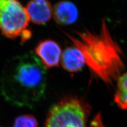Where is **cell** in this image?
I'll use <instances>...</instances> for the list:
<instances>
[{"instance_id": "11", "label": "cell", "mask_w": 127, "mask_h": 127, "mask_svg": "<svg viewBox=\"0 0 127 127\" xmlns=\"http://www.w3.org/2000/svg\"><path fill=\"white\" fill-rule=\"evenodd\" d=\"M91 127H105L103 125L100 114H97L91 122Z\"/></svg>"}, {"instance_id": "2", "label": "cell", "mask_w": 127, "mask_h": 127, "mask_svg": "<svg viewBox=\"0 0 127 127\" xmlns=\"http://www.w3.org/2000/svg\"><path fill=\"white\" fill-rule=\"evenodd\" d=\"M73 46L81 51L85 65L106 84H112L121 76L125 65L122 53L114 40L105 19L100 30L77 32L76 35L67 34Z\"/></svg>"}, {"instance_id": "6", "label": "cell", "mask_w": 127, "mask_h": 127, "mask_svg": "<svg viewBox=\"0 0 127 127\" xmlns=\"http://www.w3.org/2000/svg\"><path fill=\"white\" fill-rule=\"evenodd\" d=\"M30 21L45 25L53 17V7L48 0H30L26 7Z\"/></svg>"}, {"instance_id": "7", "label": "cell", "mask_w": 127, "mask_h": 127, "mask_svg": "<svg viewBox=\"0 0 127 127\" xmlns=\"http://www.w3.org/2000/svg\"><path fill=\"white\" fill-rule=\"evenodd\" d=\"M78 10L73 3L68 1H61L53 7V15L55 21L61 25H70L77 20Z\"/></svg>"}, {"instance_id": "3", "label": "cell", "mask_w": 127, "mask_h": 127, "mask_svg": "<svg viewBox=\"0 0 127 127\" xmlns=\"http://www.w3.org/2000/svg\"><path fill=\"white\" fill-rule=\"evenodd\" d=\"M89 106L74 97H67L54 105L48 114L45 127H86Z\"/></svg>"}, {"instance_id": "10", "label": "cell", "mask_w": 127, "mask_h": 127, "mask_svg": "<svg viewBox=\"0 0 127 127\" xmlns=\"http://www.w3.org/2000/svg\"><path fill=\"white\" fill-rule=\"evenodd\" d=\"M13 127H38V122L32 116L22 115L15 119Z\"/></svg>"}, {"instance_id": "1", "label": "cell", "mask_w": 127, "mask_h": 127, "mask_svg": "<svg viewBox=\"0 0 127 127\" xmlns=\"http://www.w3.org/2000/svg\"><path fill=\"white\" fill-rule=\"evenodd\" d=\"M46 87V67L35 54L18 56L6 63L1 77V92L11 104L31 108L42 98Z\"/></svg>"}, {"instance_id": "5", "label": "cell", "mask_w": 127, "mask_h": 127, "mask_svg": "<svg viewBox=\"0 0 127 127\" xmlns=\"http://www.w3.org/2000/svg\"><path fill=\"white\" fill-rule=\"evenodd\" d=\"M34 51L46 68L58 67L61 63L63 53L61 47L52 40L46 39L40 42Z\"/></svg>"}, {"instance_id": "9", "label": "cell", "mask_w": 127, "mask_h": 127, "mask_svg": "<svg viewBox=\"0 0 127 127\" xmlns=\"http://www.w3.org/2000/svg\"><path fill=\"white\" fill-rule=\"evenodd\" d=\"M114 101L122 109L127 110V71L118 79Z\"/></svg>"}, {"instance_id": "4", "label": "cell", "mask_w": 127, "mask_h": 127, "mask_svg": "<svg viewBox=\"0 0 127 127\" xmlns=\"http://www.w3.org/2000/svg\"><path fill=\"white\" fill-rule=\"evenodd\" d=\"M29 22L26 7L19 0H0V31L4 36L12 39L21 37Z\"/></svg>"}, {"instance_id": "8", "label": "cell", "mask_w": 127, "mask_h": 127, "mask_svg": "<svg viewBox=\"0 0 127 127\" xmlns=\"http://www.w3.org/2000/svg\"><path fill=\"white\" fill-rule=\"evenodd\" d=\"M63 68L69 73H77L85 65L84 56L77 48L68 47L63 51L61 57Z\"/></svg>"}, {"instance_id": "12", "label": "cell", "mask_w": 127, "mask_h": 127, "mask_svg": "<svg viewBox=\"0 0 127 127\" xmlns=\"http://www.w3.org/2000/svg\"></svg>"}]
</instances>
